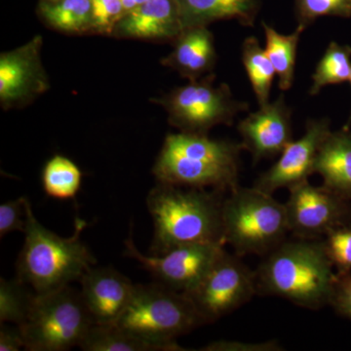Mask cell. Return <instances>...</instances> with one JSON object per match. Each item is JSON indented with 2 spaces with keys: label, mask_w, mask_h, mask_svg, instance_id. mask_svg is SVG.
Returning a JSON list of instances; mask_svg holds the SVG:
<instances>
[{
  "label": "cell",
  "mask_w": 351,
  "mask_h": 351,
  "mask_svg": "<svg viewBox=\"0 0 351 351\" xmlns=\"http://www.w3.org/2000/svg\"><path fill=\"white\" fill-rule=\"evenodd\" d=\"M215 78L210 73L152 101L164 108L170 125L182 133L208 135L215 126H232L239 112L249 110V104L237 100L228 84L216 86Z\"/></svg>",
  "instance_id": "obj_8"
},
{
  "label": "cell",
  "mask_w": 351,
  "mask_h": 351,
  "mask_svg": "<svg viewBox=\"0 0 351 351\" xmlns=\"http://www.w3.org/2000/svg\"><path fill=\"white\" fill-rule=\"evenodd\" d=\"M25 198L7 201L0 205V237L14 232H25L27 225Z\"/></svg>",
  "instance_id": "obj_30"
},
{
  "label": "cell",
  "mask_w": 351,
  "mask_h": 351,
  "mask_svg": "<svg viewBox=\"0 0 351 351\" xmlns=\"http://www.w3.org/2000/svg\"><path fill=\"white\" fill-rule=\"evenodd\" d=\"M124 244V255L140 263L159 283L182 293L189 292L202 280L225 249V245L221 244H186L161 255L145 256L132 237Z\"/></svg>",
  "instance_id": "obj_11"
},
{
  "label": "cell",
  "mask_w": 351,
  "mask_h": 351,
  "mask_svg": "<svg viewBox=\"0 0 351 351\" xmlns=\"http://www.w3.org/2000/svg\"><path fill=\"white\" fill-rule=\"evenodd\" d=\"M43 1H56V0H43Z\"/></svg>",
  "instance_id": "obj_36"
},
{
  "label": "cell",
  "mask_w": 351,
  "mask_h": 351,
  "mask_svg": "<svg viewBox=\"0 0 351 351\" xmlns=\"http://www.w3.org/2000/svg\"><path fill=\"white\" fill-rule=\"evenodd\" d=\"M78 348L85 351H157L151 343L114 324H94Z\"/></svg>",
  "instance_id": "obj_25"
},
{
  "label": "cell",
  "mask_w": 351,
  "mask_h": 351,
  "mask_svg": "<svg viewBox=\"0 0 351 351\" xmlns=\"http://www.w3.org/2000/svg\"><path fill=\"white\" fill-rule=\"evenodd\" d=\"M25 204L27 225L24 246L16 263L18 278L36 294H46L80 280L97 263L80 239L86 221L76 219L75 232L64 239L39 223L27 197Z\"/></svg>",
  "instance_id": "obj_4"
},
{
  "label": "cell",
  "mask_w": 351,
  "mask_h": 351,
  "mask_svg": "<svg viewBox=\"0 0 351 351\" xmlns=\"http://www.w3.org/2000/svg\"><path fill=\"white\" fill-rule=\"evenodd\" d=\"M83 302L95 324H114L124 313L135 290L136 284L112 267L87 270L82 278Z\"/></svg>",
  "instance_id": "obj_15"
},
{
  "label": "cell",
  "mask_w": 351,
  "mask_h": 351,
  "mask_svg": "<svg viewBox=\"0 0 351 351\" xmlns=\"http://www.w3.org/2000/svg\"><path fill=\"white\" fill-rule=\"evenodd\" d=\"M328 257L337 274L351 272V225L334 228L323 237Z\"/></svg>",
  "instance_id": "obj_28"
},
{
  "label": "cell",
  "mask_w": 351,
  "mask_h": 351,
  "mask_svg": "<svg viewBox=\"0 0 351 351\" xmlns=\"http://www.w3.org/2000/svg\"><path fill=\"white\" fill-rule=\"evenodd\" d=\"M350 73L351 46L341 45L332 41L316 64L309 95L315 96L319 94L321 90L327 85L348 82Z\"/></svg>",
  "instance_id": "obj_24"
},
{
  "label": "cell",
  "mask_w": 351,
  "mask_h": 351,
  "mask_svg": "<svg viewBox=\"0 0 351 351\" xmlns=\"http://www.w3.org/2000/svg\"><path fill=\"white\" fill-rule=\"evenodd\" d=\"M348 82H350V84H351V73H350V80H348ZM350 124H351V112H350V117H348V122H346V125L343 127H345V128H346V129H350Z\"/></svg>",
  "instance_id": "obj_35"
},
{
  "label": "cell",
  "mask_w": 351,
  "mask_h": 351,
  "mask_svg": "<svg viewBox=\"0 0 351 351\" xmlns=\"http://www.w3.org/2000/svg\"><path fill=\"white\" fill-rule=\"evenodd\" d=\"M295 16L304 29L325 16L350 18L351 0H295Z\"/></svg>",
  "instance_id": "obj_27"
},
{
  "label": "cell",
  "mask_w": 351,
  "mask_h": 351,
  "mask_svg": "<svg viewBox=\"0 0 351 351\" xmlns=\"http://www.w3.org/2000/svg\"><path fill=\"white\" fill-rule=\"evenodd\" d=\"M314 173L323 179V186L351 201V132L343 127L330 132L320 145Z\"/></svg>",
  "instance_id": "obj_18"
},
{
  "label": "cell",
  "mask_w": 351,
  "mask_h": 351,
  "mask_svg": "<svg viewBox=\"0 0 351 351\" xmlns=\"http://www.w3.org/2000/svg\"><path fill=\"white\" fill-rule=\"evenodd\" d=\"M221 193L157 182L147 197L154 228L152 254L161 255L186 244L226 245Z\"/></svg>",
  "instance_id": "obj_1"
},
{
  "label": "cell",
  "mask_w": 351,
  "mask_h": 351,
  "mask_svg": "<svg viewBox=\"0 0 351 351\" xmlns=\"http://www.w3.org/2000/svg\"><path fill=\"white\" fill-rule=\"evenodd\" d=\"M242 63L253 88L258 106L269 103L270 92L276 73L265 50L255 36L246 38L242 44Z\"/></svg>",
  "instance_id": "obj_22"
},
{
  "label": "cell",
  "mask_w": 351,
  "mask_h": 351,
  "mask_svg": "<svg viewBox=\"0 0 351 351\" xmlns=\"http://www.w3.org/2000/svg\"><path fill=\"white\" fill-rule=\"evenodd\" d=\"M145 1H147V0H121L124 8H125L126 13L131 11L132 9L136 8V7L144 3Z\"/></svg>",
  "instance_id": "obj_34"
},
{
  "label": "cell",
  "mask_w": 351,
  "mask_h": 351,
  "mask_svg": "<svg viewBox=\"0 0 351 351\" xmlns=\"http://www.w3.org/2000/svg\"><path fill=\"white\" fill-rule=\"evenodd\" d=\"M339 315L351 320V272H336L330 304Z\"/></svg>",
  "instance_id": "obj_31"
},
{
  "label": "cell",
  "mask_w": 351,
  "mask_h": 351,
  "mask_svg": "<svg viewBox=\"0 0 351 351\" xmlns=\"http://www.w3.org/2000/svg\"><path fill=\"white\" fill-rule=\"evenodd\" d=\"M263 257L256 270L258 294L308 309L330 304L336 272L323 239H286Z\"/></svg>",
  "instance_id": "obj_2"
},
{
  "label": "cell",
  "mask_w": 351,
  "mask_h": 351,
  "mask_svg": "<svg viewBox=\"0 0 351 351\" xmlns=\"http://www.w3.org/2000/svg\"><path fill=\"white\" fill-rule=\"evenodd\" d=\"M289 191L286 213L295 239H322L334 228L351 225V201L323 184L306 181Z\"/></svg>",
  "instance_id": "obj_10"
},
{
  "label": "cell",
  "mask_w": 351,
  "mask_h": 351,
  "mask_svg": "<svg viewBox=\"0 0 351 351\" xmlns=\"http://www.w3.org/2000/svg\"><path fill=\"white\" fill-rule=\"evenodd\" d=\"M225 249L193 290L184 293L205 324L232 313L258 294L256 270Z\"/></svg>",
  "instance_id": "obj_9"
},
{
  "label": "cell",
  "mask_w": 351,
  "mask_h": 351,
  "mask_svg": "<svg viewBox=\"0 0 351 351\" xmlns=\"http://www.w3.org/2000/svg\"><path fill=\"white\" fill-rule=\"evenodd\" d=\"M18 277L12 280L0 278V322L14 323L20 326L27 319L34 304L36 293L29 291Z\"/></svg>",
  "instance_id": "obj_26"
},
{
  "label": "cell",
  "mask_w": 351,
  "mask_h": 351,
  "mask_svg": "<svg viewBox=\"0 0 351 351\" xmlns=\"http://www.w3.org/2000/svg\"><path fill=\"white\" fill-rule=\"evenodd\" d=\"M174 49L161 64L175 69L189 82L210 73L216 66L217 52L213 34L205 25L186 27L174 41Z\"/></svg>",
  "instance_id": "obj_17"
},
{
  "label": "cell",
  "mask_w": 351,
  "mask_h": 351,
  "mask_svg": "<svg viewBox=\"0 0 351 351\" xmlns=\"http://www.w3.org/2000/svg\"><path fill=\"white\" fill-rule=\"evenodd\" d=\"M95 321L82 293L66 286L36 294L29 316L19 328L29 351H64L80 346Z\"/></svg>",
  "instance_id": "obj_7"
},
{
  "label": "cell",
  "mask_w": 351,
  "mask_h": 351,
  "mask_svg": "<svg viewBox=\"0 0 351 351\" xmlns=\"http://www.w3.org/2000/svg\"><path fill=\"white\" fill-rule=\"evenodd\" d=\"M82 172L68 157L54 156L43 171V186L46 195L59 200L73 199L82 186Z\"/></svg>",
  "instance_id": "obj_23"
},
{
  "label": "cell",
  "mask_w": 351,
  "mask_h": 351,
  "mask_svg": "<svg viewBox=\"0 0 351 351\" xmlns=\"http://www.w3.org/2000/svg\"><path fill=\"white\" fill-rule=\"evenodd\" d=\"M25 348L24 338L19 326L9 327L1 324L0 351H18Z\"/></svg>",
  "instance_id": "obj_33"
},
{
  "label": "cell",
  "mask_w": 351,
  "mask_h": 351,
  "mask_svg": "<svg viewBox=\"0 0 351 351\" xmlns=\"http://www.w3.org/2000/svg\"><path fill=\"white\" fill-rule=\"evenodd\" d=\"M205 351H279L284 350L276 341L265 343H245L237 341H218L200 348Z\"/></svg>",
  "instance_id": "obj_32"
},
{
  "label": "cell",
  "mask_w": 351,
  "mask_h": 351,
  "mask_svg": "<svg viewBox=\"0 0 351 351\" xmlns=\"http://www.w3.org/2000/svg\"><path fill=\"white\" fill-rule=\"evenodd\" d=\"M262 25L265 36V53L276 69L278 86L282 91H288L295 82L298 46L306 29L298 25L292 34H282L265 22H262Z\"/></svg>",
  "instance_id": "obj_21"
},
{
  "label": "cell",
  "mask_w": 351,
  "mask_h": 351,
  "mask_svg": "<svg viewBox=\"0 0 351 351\" xmlns=\"http://www.w3.org/2000/svg\"><path fill=\"white\" fill-rule=\"evenodd\" d=\"M221 219L226 244L239 257L267 255L290 232L285 204L254 186L230 191L223 201Z\"/></svg>",
  "instance_id": "obj_6"
},
{
  "label": "cell",
  "mask_w": 351,
  "mask_h": 351,
  "mask_svg": "<svg viewBox=\"0 0 351 351\" xmlns=\"http://www.w3.org/2000/svg\"><path fill=\"white\" fill-rule=\"evenodd\" d=\"M292 114L282 94L239 122L237 130L241 135L242 147L250 152L254 164L280 156L292 142Z\"/></svg>",
  "instance_id": "obj_14"
},
{
  "label": "cell",
  "mask_w": 351,
  "mask_h": 351,
  "mask_svg": "<svg viewBox=\"0 0 351 351\" xmlns=\"http://www.w3.org/2000/svg\"><path fill=\"white\" fill-rule=\"evenodd\" d=\"M38 13L44 24L55 31L66 34H93L92 0H40Z\"/></svg>",
  "instance_id": "obj_20"
},
{
  "label": "cell",
  "mask_w": 351,
  "mask_h": 351,
  "mask_svg": "<svg viewBox=\"0 0 351 351\" xmlns=\"http://www.w3.org/2000/svg\"><path fill=\"white\" fill-rule=\"evenodd\" d=\"M184 293L163 284H137L114 325L151 343L157 351H184L177 339L204 325Z\"/></svg>",
  "instance_id": "obj_5"
},
{
  "label": "cell",
  "mask_w": 351,
  "mask_h": 351,
  "mask_svg": "<svg viewBox=\"0 0 351 351\" xmlns=\"http://www.w3.org/2000/svg\"><path fill=\"white\" fill-rule=\"evenodd\" d=\"M43 38L34 36L17 49L0 55V105L3 110L25 107L50 88L41 62Z\"/></svg>",
  "instance_id": "obj_12"
},
{
  "label": "cell",
  "mask_w": 351,
  "mask_h": 351,
  "mask_svg": "<svg viewBox=\"0 0 351 351\" xmlns=\"http://www.w3.org/2000/svg\"><path fill=\"white\" fill-rule=\"evenodd\" d=\"M184 29L219 20L239 21L245 27L255 24L261 0H178Z\"/></svg>",
  "instance_id": "obj_19"
},
{
  "label": "cell",
  "mask_w": 351,
  "mask_h": 351,
  "mask_svg": "<svg viewBox=\"0 0 351 351\" xmlns=\"http://www.w3.org/2000/svg\"><path fill=\"white\" fill-rule=\"evenodd\" d=\"M182 31L178 0H147L120 19L112 36L174 43Z\"/></svg>",
  "instance_id": "obj_16"
},
{
  "label": "cell",
  "mask_w": 351,
  "mask_h": 351,
  "mask_svg": "<svg viewBox=\"0 0 351 351\" xmlns=\"http://www.w3.org/2000/svg\"><path fill=\"white\" fill-rule=\"evenodd\" d=\"M241 143L212 140L208 135L169 134L152 173L157 182L225 193L239 186Z\"/></svg>",
  "instance_id": "obj_3"
},
{
  "label": "cell",
  "mask_w": 351,
  "mask_h": 351,
  "mask_svg": "<svg viewBox=\"0 0 351 351\" xmlns=\"http://www.w3.org/2000/svg\"><path fill=\"white\" fill-rule=\"evenodd\" d=\"M93 34L112 36L115 25L126 14L121 0H92Z\"/></svg>",
  "instance_id": "obj_29"
},
{
  "label": "cell",
  "mask_w": 351,
  "mask_h": 351,
  "mask_svg": "<svg viewBox=\"0 0 351 351\" xmlns=\"http://www.w3.org/2000/svg\"><path fill=\"white\" fill-rule=\"evenodd\" d=\"M330 132L329 119H307L304 136L299 140H293L284 149L278 160L256 180L254 188L274 195L277 189H290L308 181L314 174L320 145Z\"/></svg>",
  "instance_id": "obj_13"
}]
</instances>
